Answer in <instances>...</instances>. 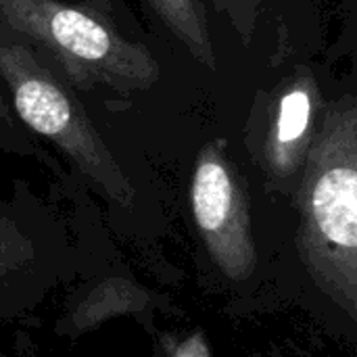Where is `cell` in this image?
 <instances>
[{"mask_svg":"<svg viewBox=\"0 0 357 357\" xmlns=\"http://www.w3.org/2000/svg\"><path fill=\"white\" fill-rule=\"evenodd\" d=\"M155 303L157 297L130 278H105L77 295L73 305H69L59 320L56 331L63 337L75 339L121 314L136 316L149 331H153Z\"/></svg>","mask_w":357,"mask_h":357,"instance_id":"6","label":"cell"},{"mask_svg":"<svg viewBox=\"0 0 357 357\" xmlns=\"http://www.w3.org/2000/svg\"><path fill=\"white\" fill-rule=\"evenodd\" d=\"M84 4L96 13H100L102 17L111 15L115 10V0H84Z\"/></svg>","mask_w":357,"mask_h":357,"instance_id":"11","label":"cell"},{"mask_svg":"<svg viewBox=\"0 0 357 357\" xmlns=\"http://www.w3.org/2000/svg\"><path fill=\"white\" fill-rule=\"evenodd\" d=\"M266 0H211L218 15L226 17L245 44L251 42Z\"/></svg>","mask_w":357,"mask_h":357,"instance_id":"9","label":"cell"},{"mask_svg":"<svg viewBox=\"0 0 357 357\" xmlns=\"http://www.w3.org/2000/svg\"><path fill=\"white\" fill-rule=\"evenodd\" d=\"M10 111H8V105H6V100H4V96H2V92H0V119H6L8 121V115Z\"/></svg>","mask_w":357,"mask_h":357,"instance_id":"12","label":"cell"},{"mask_svg":"<svg viewBox=\"0 0 357 357\" xmlns=\"http://www.w3.org/2000/svg\"><path fill=\"white\" fill-rule=\"evenodd\" d=\"M159 357H211L207 337L197 331L186 337L178 335H157Z\"/></svg>","mask_w":357,"mask_h":357,"instance_id":"10","label":"cell"},{"mask_svg":"<svg viewBox=\"0 0 357 357\" xmlns=\"http://www.w3.org/2000/svg\"><path fill=\"white\" fill-rule=\"evenodd\" d=\"M0 357H2V356H0Z\"/></svg>","mask_w":357,"mask_h":357,"instance_id":"14","label":"cell"},{"mask_svg":"<svg viewBox=\"0 0 357 357\" xmlns=\"http://www.w3.org/2000/svg\"><path fill=\"white\" fill-rule=\"evenodd\" d=\"M142 4L199 65L218 69L211 27L201 0H142Z\"/></svg>","mask_w":357,"mask_h":357,"instance_id":"7","label":"cell"},{"mask_svg":"<svg viewBox=\"0 0 357 357\" xmlns=\"http://www.w3.org/2000/svg\"><path fill=\"white\" fill-rule=\"evenodd\" d=\"M31 241L33 238L23 232V226L8 220L0 207V282H4L8 274L19 276L25 268L38 264V245Z\"/></svg>","mask_w":357,"mask_h":357,"instance_id":"8","label":"cell"},{"mask_svg":"<svg viewBox=\"0 0 357 357\" xmlns=\"http://www.w3.org/2000/svg\"><path fill=\"white\" fill-rule=\"evenodd\" d=\"M255 357H284V356H280V354H270V356H255Z\"/></svg>","mask_w":357,"mask_h":357,"instance_id":"13","label":"cell"},{"mask_svg":"<svg viewBox=\"0 0 357 357\" xmlns=\"http://www.w3.org/2000/svg\"><path fill=\"white\" fill-rule=\"evenodd\" d=\"M188 197L197 236L213 268L236 287L253 280L257 243L249 190L226 151V140L203 144L195 159Z\"/></svg>","mask_w":357,"mask_h":357,"instance_id":"4","label":"cell"},{"mask_svg":"<svg viewBox=\"0 0 357 357\" xmlns=\"http://www.w3.org/2000/svg\"><path fill=\"white\" fill-rule=\"evenodd\" d=\"M322 113L324 98L307 67H297L274 90L259 94L247 142L272 190L295 192Z\"/></svg>","mask_w":357,"mask_h":357,"instance_id":"5","label":"cell"},{"mask_svg":"<svg viewBox=\"0 0 357 357\" xmlns=\"http://www.w3.org/2000/svg\"><path fill=\"white\" fill-rule=\"evenodd\" d=\"M0 25L27 46L50 54L67 82L79 90H146L161 69L153 52L117 33L105 17L88 6L63 0H0Z\"/></svg>","mask_w":357,"mask_h":357,"instance_id":"2","label":"cell"},{"mask_svg":"<svg viewBox=\"0 0 357 357\" xmlns=\"http://www.w3.org/2000/svg\"><path fill=\"white\" fill-rule=\"evenodd\" d=\"M295 249L316 291L357 324V107L324 105L297 188Z\"/></svg>","mask_w":357,"mask_h":357,"instance_id":"1","label":"cell"},{"mask_svg":"<svg viewBox=\"0 0 357 357\" xmlns=\"http://www.w3.org/2000/svg\"><path fill=\"white\" fill-rule=\"evenodd\" d=\"M0 79L21 121L50 140L115 207L134 205V186L98 134L69 82L46 61L0 33Z\"/></svg>","mask_w":357,"mask_h":357,"instance_id":"3","label":"cell"}]
</instances>
